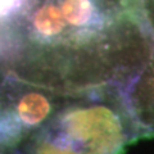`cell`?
Instances as JSON below:
<instances>
[{
    "instance_id": "cell-1",
    "label": "cell",
    "mask_w": 154,
    "mask_h": 154,
    "mask_svg": "<svg viewBox=\"0 0 154 154\" xmlns=\"http://www.w3.org/2000/svg\"><path fill=\"white\" fill-rule=\"evenodd\" d=\"M154 38L118 0H26L0 21L8 77L60 94L123 88Z\"/></svg>"
},
{
    "instance_id": "cell-2",
    "label": "cell",
    "mask_w": 154,
    "mask_h": 154,
    "mask_svg": "<svg viewBox=\"0 0 154 154\" xmlns=\"http://www.w3.org/2000/svg\"><path fill=\"white\" fill-rule=\"evenodd\" d=\"M122 93L143 134L154 135V49L144 66L122 88Z\"/></svg>"
},
{
    "instance_id": "cell-3",
    "label": "cell",
    "mask_w": 154,
    "mask_h": 154,
    "mask_svg": "<svg viewBox=\"0 0 154 154\" xmlns=\"http://www.w3.org/2000/svg\"><path fill=\"white\" fill-rule=\"evenodd\" d=\"M23 140L25 136L22 131L0 100V154L12 150Z\"/></svg>"
},
{
    "instance_id": "cell-4",
    "label": "cell",
    "mask_w": 154,
    "mask_h": 154,
    "mask_svg": "<svg viewBox=\"0 0 154 154\" xmlns=\"http://www.w3.org/2000/svg\"><path fill=\"white\" fill-rule=\"evenodd\" d=\"M143 18L146 30L154 38V0H144Z\"/></svg>"
},
{
    "instance_id": "cell-5",
    "label": "cell",
    "mask_w": 154,
    "mask_h": 154,
    "mask_svg": "<svg viewBox=\"0 0 154 154\" xmlns=\"http://www.w3.org/2000/svg\"><path fill=\"white\" fill-rule=\"evenodd\" d=\"M7 79H8L7 69H5V67H4L3 62H2V58H0V89H2V86L7 81Z\"/></svg>"
},
{
    "instance_id": "cell-6",
    "label": "cell",
    "mask_w": 154,
    "mask_h": 154,
    "mask_svg": "<svg viewBox=\"0 0 154 154\" xmlns=\"http://www.w3.org/2000/svg\"><path fill=\"white\" fill-rule=\"evenodd\" d=\"M4 154H8V152H7V153H4Z\"/></svg>"
}]
</instances>
